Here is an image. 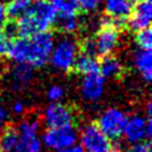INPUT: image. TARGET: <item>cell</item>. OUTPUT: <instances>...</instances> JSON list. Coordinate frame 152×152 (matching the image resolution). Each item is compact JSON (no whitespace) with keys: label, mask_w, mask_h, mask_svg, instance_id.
<instances>
[{"label":"cell","mask_w":152,"mask_h":152,"mask_svg":"<svg viewBox=\"0 0 152 152\" xmlns=\"http://www.w3.org/2000/svg\"><path fill=\"white\" fill-rule=\"evenodd\" d=\"M53 44V36L49 31L38 32L28 38L19 37L13 40L7 56L14 63H25L40 68L49 62Z\"/></svg>","instance_id":"1"},{"label":"cell","mask_w":152,"mask_h":152,"mask_svg":"<svg viewBox=\"0 0 152 152\" xmlns=\"http://www.w3.org/2000/svg\"><path fill=\"white\" fill-rule=\"evenodd\" d=\"M56 17L57 12L50 1L36 0L25 11V13L17 19V36L28 38L38 32L48 31L55 24Z\"/></svg>","instance_id":"2"},{"label":"cell","mask_w":152,"mask_h":152,"mask_svg":"<svg viewBox=\"0 0 152 152\" xmlns=\"http://www.w3.org/2000/svg\"><path fill=\"white\" fill-rule=\"evenodd\" d=\"M81 146L84 152H119L120 142L118 140L109 139L96 124H88L82 128Z\"/></svg>","instance_id":"3"},{"label":"cell","mask_w":152,"mask_h":152,"mask_svg":"<svg viewBox=\"0 0 152 152\" xmlns=\"http://www.w3.org/2000/svg\"><path fill=\"white\" fill-rule=\"evenodd\" d=\"M78 55V44L70 37L59 39L51 50L49 62L56 70L68 72L72 70L75 59Z\"/></svg>","instance_id":"4"},{"label":"cell","mask_w":152,"mask_h":152,"mask_svg":"<svg viewBox=\"0 0 152 152\" xmlns=\"http://www.w3.org/2000/svg\"><path fill=\"white\" fill-rule=\"evenodd\" d=\"M39 120L25 119L18 126V144L14 152H42V141L38 138Z\"/></svg>","instance_id":"5"},{"label":"cell","mask_w":152,"mask_h":152,"mask_svg":"<svg viewBox=\"0 0 152 152\" xmlns=\"http://www.w3.org/2000/svg\"><path fill=\"white\" fill-rule=\"evenodd\" d=\"M128 116L119 108L112 107L106 109L97 119V127L112 140H118L122 133Z\"/></svg>","instance_id":"6"},{"label":"cell","mask_w":152,"mask_h":152,"mask_svg":"<svg viewBox=\"0 0 152 152\" xmlns=\"http://www.w3.org/2000/svg\"><path fill=\"white\" fill-rule=\"evenodd\" d=\"M40 141L49 150L59 151L76 144L77 132L75 131L74 126L49 128L44 132Z\"/></svg>","instance_id":"7"},{"label":"cell","mask_w":152,"mask_h":152,"mask_svg":"<svg viewBox=\"0 0 152 152\" xmlns=\"http://www.w3.org/2000/svg\"><path fill=\"white\" fill-rule=\"evenodd\" d=\"M43 121L48 128L74 126L75 115L74 110L65 103L51 102L43 113Z\"/></svg>","instance_id":"8"},{"label":"cell","mask_w":152,"mask_h":152,"mask_svg":"<svg viewBox=\"0 0 152 152\" xmlns=\"http://www.w3.org/2000/svg\"><path fill=\"white\" fill-rule=\"evenodd\" d=\"M151 133L152 127L150 116L144 118L142 115H133L127 119L122 134L128 144H134L148 139Z\"/></svg>","instance_id":"9"},{"label":"cell","mask_w":152,"mask_h":152,"mask_svg":"<svg viewBox=\"0 0 152 152\" xmlns=\"http://www.w3.org/2000/svg\"><path fill=\"white\" fill-rule=\"evenodd\" d=\"M127 25L133 31L150 27L152 19V2L151 0H138L133 7Z\"/></svg>","instance_id":"10"},{"label":"cell","mask_w":152,"mask_h":152,"mask_svg":"<svg viewBox=\"0 0 152 152\" xmlns=\"http://www.w3.org/2000/svg\"><path fill=\"white\" fill-rule=\"evenodd\" d=\"M104 91V77L97 71L83 75L81 81V95L87 101H97Z\"/></svg>","instance_id":"11"},{"label":"cell","mask_w":152,"mask_h":152,"mask_svg":"<svg viewBox=\"0 0 152 152\" xmlns=\"http://www.w3.org/2000/svg\"><path fill=\"white\" fill-rule=\"evenodd\" d=\"M95 45L96 53L103 56L110 55L119 44V33L118 30L113 27H101V30L96 33Z\"/></svg>","instance_id":"12"},{"label":"cell","mask_w":152,"mask_h":152,"mask_svg":"<svg viewBox=\"0 0 152 152\" xmlns=\"http://www.w3.org/2000/svg\"><path fill=\"white\" fill-rule=\"evenodd\" d=\"M138 0H104L106 14L116 19H128Z\"/></svg>","instance_id":"13"},{"label":"cell","mask_w":152,"mask_h":152,"mask_svg":"<svg viewBox=\"0 0 152 152\" xmlns=\"http://www.w3.org/2000/svg\"><path fill=\"white\" fill-rule=\"evenodd\" d=\"M33 80V69L25 63H15L11 70V84L13 89H20L28 86Z\"/></svg>","instance_id":"14"},{"label":"cell","mask_w":152,"mask_h":152,"mask_svg":"<svg viewBox=\"0 0 152 152\" xmlns=\"http://www.w3.org/2000/svg\"><path fill=\"white\" fill-rule=\"evenodd\" d=\"M134 66L146 82L152 78V52L151 49H139L134 55Z\"/></svg>","instance_id":"15"},{"label":"cell","mask_w":152,"mask_h":152,"mask_svg":"<svg viewBox=\"0 0 152 152\" xmlns=\"http://www.w3.org/2000/svg\"><path fill=\"white\" fill-rule=\"evenodd\" d=\"M100 74L106 78H118L122 75V65L118 58L108 55L103 56L99 63Z\"/></svg>","instance_id":"16"},{"label":"cell","mask_w":152,"mask_h":152,"mask_svg":"<svg viewBox=\"0 0 152 152\" xmlns=\"http://www.w3.org/2000/svg\"><path fill=\"white\" fill-rule=\"evenodd\" d=\"M72 69L81 75L94 74L99 71V62L95 56L81 52V55H77Z\"/></svg>","instance_id":"17"},{"label":"cell","mask_w":152,"mask_h":152,"mask_svg":"<svg viewBox=\"0 0 152 152\" xmlns=\"http://www.w3.org/2000/svg\"><path fill=\"white\" fill-rule=\"evenodd\" d=\"M18 129L13 126H7L0 133V148L1 152H14L18 144Z\"/></svg>","instance_id":"18"},{"label":"cell","mask_w":152,"mask_h":152,"mask_svg":"<svg viewBox=\"0 0 152 152\" xmlns=\"http://www.w3.org/2000/svg\"><path fill=\"white\" fill-rule=\"evenodd\" d=\"M55 24L62 33L71 34L76 32V30L78 28L80 20L76 13L75 14H58V17H56Z\"/></svg>","instance_id":"19"},{"label":"cell","mask_w":152,"mask_h":152,"mask_svg":"<svg viewBox=\"0 0 152 152\" xmlns=\"http://www.w3.org/2000/svg\"><path fill=\"white\" fill-rule=\"evenodd\" d=\"M32 2L33 1L31 0H10L7 2V6H5L7 18H10L11 20L18 19L25 13V11L31 6Z\"/></svg>","instance_id":"20"},{"label":"cell","mask_w":152,"mask_h":152,"mask_svg":"<svg viewBox=\"0 0 152 152\" xmlns=\"http://www.w3.org/2000/svg\"><path fill=\"white\" fill-rule=\"evenodd\" d=\"M58 14H75L80 10L78 0H49Z\"/></svg>","instance_id":"21"},{"label":"cell","mask_w":152,"mask_h":152,"mask_svg":"<svg viewBox=\"0 0 152 152\" xmlns=\"http://www.w3.org/2000/svg\"><path fill=\"white\" fill-rule=\"evenodd\" d=\"M135 42L140 49H151L152 45V31L150 27L141 28L137 31Z\"/></svg>","instance_id":"22"},{"label":"cell","mask_w":152,"mask_h":152,"mask_svg":"<svg viewBox=\"0 0 152 152\" xmlns=\"http://www.w3.org/2000/svg\"><path fill=\"white\" fill-rule=\"evenodd\" d=\"M78 46L83 53L91 55V56L96 55V45H95V39L93 37H87L86 39L82 40V43Z\"/></svg>","instance_id":"23"},{"label":"cell","mask_w":152,"mask_h":152,"mask_svg":"<svg viewBox=\"0 0 152 152\" xmlns=\"http://www.w3.org/2000/svg\"><path fill=\"white\" fill-rule=\"evenodd\" d=\"M13 38L7 36L2 30H0V56H6L12 46Z\"/></svg>","instance_id":"24"},{"label":"cell","mask_w":152,"mask_h":152,"mask_svg":"<svg viewBox=\"0 0 152 152\" xmlns=\"http://www.w3.org/2000/svg\"><path fill=\"white\" fill-rule=\"evenodd\" d=\"M64 95V89L61 86H52L48 89V99L51 102H58Z\"/></svg>","instance_id":"25"},{"label":"cell","mask_w":152,"mask_h":152,"mask_svg":"<svg viewBox=\"0 0 152 152\" xmlns=\"http://www.w3.org/2000/svg\"><path fill=\"white\" fill-rule=\"evenodd\" d=\"M101 2L102 0H78V6L86 12H93L100 6Z\"/></svg>","instance_id":"26"},{"label":"cell","mask_w":152,"mask_h":152,"mask_svg":"<svg viewBox=\"0 0 152 152\" xmlns=\"http://www.w3.org/2000/svg\"><path fill=\"white\" fill-rule=\"evenodd\" d=\"M129 152H151L150 141L142 140V141H138V142L131 144V146H129Z\"/></svg>","instance_id":"27"},{"label":"cell","mask_w":152,"mask_h":152,"mask_svg":"<svg viewBox=\"0 0 152 152\" xmlns=\"http://www.w3.org/2000/svg\"><path fill=\"white\" fill-rule=\"evenodd\" d=\"M7 23V14H6V8L4 2H0V30H2V27L5 26V24Z\"/></svg>","instance_id":"28"},{"label":"cell","mask_w":152,"mask_h":152,"mask_svg":"<svg viewBox=\"0 0 152 152\" xmlns=\"http://www.w3.org/2000/svg\"><path fill=\"white\" fill-rule=\"evenodd\" d=\"M25 107H24V103L21 101H15L13 104H12V112L14 114H21L24 112Z\"/></svg>","instance_id":"29"},{"label":"cell","mask_w":152,"mask_h":152,"mask_svg":"<svg viewBox=\"0 0 152 152\" xmlns=\"http://www.w3.org/2000/svg\"><path fill=\"white\" fill-rule=\"evenodd\" d=\"M57 152H84V150L82 148L81 145H72L70 147H66V148H63V150H59Z\"/></svg>","instance_id":"30"},{"label":"cell","mask_w":152,"mask_h":152,"mask_svg":"<svg viewBox=\"0 0 152 152\" xmlns=\"http://www.w3.org/2000/svg\"><path fill=\"white\" fill-rule=\"evenodd\" d=\"M6 119H7V110L0 104V128L4 126Z\"/></svg>","instance_id":"31"},{"label":"cell","mask_w":152,"mask_h":152,"mask_svg":"<svg viewBox=\"0 0 152 152\" xmlns=\"http://www.w3.org/2000/svg\"><path fill=\"white\" fill-rule=\"evenodd\" d=\"M10 0H0V2H8Z\"/></svg>","instance_id":"32"},{"label":"cell","mask_w":152,"mask_h":152,"mask_svg":"<svg viewBox=\"0 0 152 152\" xmlns=\"http://www.w3.org/2000/svg\"><path fill=\"white\" fill-rule=\"evenodd\" d=\"M0 152H1V148H0Z\"/></svg>","instance_id":"33"}]
</instances>
